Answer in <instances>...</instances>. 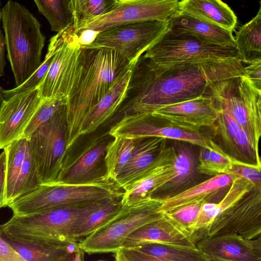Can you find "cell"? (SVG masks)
I'll list each match as a JSON object with an SVG mask.
<instances>
[{
	"label": "cell",
	"instance_id": "obj_44",
	"mask_svg": "<svg viewBox=\"0 0 261 261\" xmlns=\"http://www.w3.org/2000/svg\"><path fill=\"white\" fill-rule=\"evenodd\" d=\"M0 261H23L18 252L0 232Z\"/></svg>",
	"mask_w": 261,
	"mask_h": 261
},
{
	"label": "cell",
	"instance_id": "obj_3",
	"mask_svg": "<svg viewBox=\"0 0 261 261\" xmlns=\"http://www.w3.org/2000/svg\"><path fill=\"white\" fill-rule=\"evenodd\" d=\"M119 198L57 207L29 215H13L8 221L0 225V232L11 241L46 249H65L70 246V240H76L74 232L88 216Z\"/></svg>",
	"mask_w": 261,
	"mask_h": 261
},
{
	"label": "cell",
	"instance_id": "obj_34",
	"mask_svg": "<svg viewBox=\"0 0 261 261\" xmlns=\"http://www.w3.org/2000/svg\"><path fill=\"white\" fill-rule=\"evenodd\" d=\"M121 198L102 206L88 216L76 228L73 236L79 240L104 227L116 219L125 207Z\"/></svg>",
	"mask_w": 261,
	"mask_h": 261
},
{
	"label": "cell",
	"instance_id": "obj_28",
	"mask_svg": "<svg viewBox=\"0 0 261 261\" xmlns=\"http://www.w3.org/2000/svg\"><path fill=\"white\" fill-rule=\"evenodd\" d=\"M247 180L235 176L232 184L223 198L217 203H203L194 228V237L201 236L213 221L223 212L243 197L253 188Z\"/></svg>",
	"mask_w": 261,
	"mask_h": 261
},
{
	"label": "cell",
	"instance_id": "obj_27",
	"mask_svg": "<svg viewBox=\"0 0 261 261\" xmlns=\"http://www.w3.org/2000/svg\"><path fill=\"white\" fill-rule=\"evenodd\" d=\"M168 28L190 32L216 44L236 46L232 32L177 11L168 19Z\"/></svg>",
	"mask_w": 261,
	"mask_h": 261
},
{
	"label": "cell",
	"instance_id": "obj_50",
	"mask_svg": "<svg viewBox=\"0 0 261 261\" xmlns=\"http://www.w3.org/2000/svg\"></svg>",
	"mask_w": 261,
	"mask_h": 261
},
{
	"label": "cell",
	"instance_id": "obj_12",
	"mask_svg": "<svg viewBox=\"0 0 261 261\" xmlns=\"http://www.w3.org/2000/svg\"><path fill=\"white\" fill-rule=\"evenodd\" d=\"M57 47L47 73L37 87L42 99L58 97L66 99L80 66L81 45L74 33L73 23L57 32Z\"/></svg>",
	"mask_w": 261,
	"mask_h": 261
},
{
	"label": "cell",
	"instance_id": "obj_13",
	"mask_svg": "<svg viewBox=\"0 0 261 261\" xmlns=\"http://www.w3.org/2000/svg\"><path fill=\"white\" fill-rule=\"evenodd\" d=\"M260 233L261 190L253 188L218 216L201 237L235 234L251 240L260 237Z\"/></svg>",
	"mask_w": 261,
	"mask_h": 261
},
{
	"label": "cell",
	"instance_id": "obj_33",
	"mask_svg": "<svg viewBox=\"0 0 261 261\" xmlns=\"http://www.w3.org/2000/svg\"><path fill=\"white\" fill-rule=\"evenodd\" d=\"M74 33L77 34L92 20L111 12L117 0H69Z\"/></svg>",
	"mask_w": 261,
	"mask_h": 261
},
{
	"label": "cell",
	"instance_id": "obj_39",
	"mask_svg": "<svg viewBox=\"0 0 261 261\" xmlns=\"http://www.w3.org/2000/svg\"><path fill=\"white\" fill-rule=\"evenodd\" d=\"M40 185L34 161L28 142L25 158L16 182L12 202L35 190Z\"/></svg>",
	"mask_w": 261,
	"mask_h": 261
},
{
	"label": "cell",
	"instance_id": "obj_9",
	"mask_svg": "<svg viewBox=\"0 0 261 261\" xmlns=\"http://www.w3.org/2000/svg\"><path fill=\"white\" fill-rule=\"evenodd\" d=\"M161 200L151 197L126 205L121 213L110 223L84 238L79 243L89 253L113 252L122 247L126 238L140 226L161 217L158 211Z\"/></svg>",
	"mask_w": 261,
	"mask_h": 261
},
{
	"label": "cell",
	"instance_id": "obj_48",
	"mask_svg": "<svg viewBox=\"0 0 261 261\" xmlns=\"http://www.w3.org/2000/svg\"><path fill=\"white\" fill-rule=\"evenodd\" d=\"M4 90L0 87V111L5 101V99L3 94Z\"/></svg>",
	"mask_w": 261,
	"mask_h": 261
},
{
	"label": "cell",
	"instance_id": "obj_36",
	"mask_svg": "<svg viewBox=\"0 0 261 261\" xmlns=\"http://www.w3.org/2000/svg\"><path fill=\"white\" fill-rule=\"evenodd\" d=\"M33 1L40 13L48 20L52 31H62L73 23L69 0Z\"/></svg>",
	"mask_w": 261,
	"mask_h": 261
},
{
	"label": "cell",
	"instance_id": "obj_24",
	"mask_svg": "<svg viewBox=\"0 0 261 261\" xmlns=\"http://www.w3.org/2000/svg\"><path fill=\"white\" fill-rule=\"evenodd\" d=\"M162 214L158 219L132 232L125 240L122 247L144 243L196 246L197 241L192 235L182 230Z\"/></svg>",
	"mask_w": 261,
	"mask_h": 261
},
{
	"label": "cell",
	"instance_id": "obj_42",
	"mask_svg": "<svg viewBox=\"0 0 261 261\" xmlns=\"http://www.w3.org/2000/svg\"><path fill=\"white\" fill-rule=\"evenodd\" d=\"M260 170V165L246 164L232 160L228 173L247 180L254 188L261 190Z\"/></svg>",
	"mask_w": 261,
	"mask_h": 261
},
{
	"label": "cell",
	"instance_id": "obj_16",
	"mask_svg": "<svg viewBox=\"0 0 261 261\" xmlns=\"http://www.w3.org/2000/svg\"><path fill=\"white\" fill-rule=\"evenodd\" d=\"M168 141L155 137L136 139L131 157L118 175L115 184L124 190L155 168L171 163L175 150L172 144L168 145Z\"/></svg>",
	"mask_w": 261,
	"mask_h": 261
},
{
	"label": "cell",
	"instance_id": "obj_40",
	"mask_svg": "<svg viewBox=\"0 0 261 261\" xmlns=\"http://www.w3.org/2000/svg\"><path fill=\"white\" fill-rule=\"evenodd\" d=\"M65 105V99L58 97L42 99L21 137L29 139L40 125L50 118Z\"/></svg>",
	"mask_w": 261,
	"mask_h": 261
},
{
	"label": "cell",
	"instance_id": "obj_25",
	"mask_svg": "<svg viewBox=\"0 0 261 261\" xmlns=\"http://www.w3.org/2000/svg\"><path fill=\"white\" fill-rule=\"evenodd\" d=\"M135 67L128 69L118 79L86 115L80 131L81 137L95 131L115 114L127 96Z\"/></svg>",
	"mask_w": 261,
	"mask_h": 261
},
{
	"label": "cell",
	"instance_id": "obj_15",
	"mask_svg": "<svg viewBox=\"0 0 261 261\" xmlns=\"http://www.w3.org/2000/svg\"><path fill=\"white\" fill-rule=\"evenodd\" d=\"M179 1L117 0L116 7L111 12L92 20L82 30L90 29L99 32L122 24L153 20H168L177 11Z\"/></svg>",
	"mask_w": 261,
	"mask_h": 261
},
{
	"label": "cell",
	"instance_id": "obj_26",
	"mask_svg": "<svg viewBox=\"0 0 261 261\" xmlns=\"http://www.w3.org/2000/svg\"><path fill=\"white\" fill-rule=\"evenodd\" d=\"M177 12L234 31L237 17L233 11L221 0H181Z\"/></svg>",
	"mask_w": 261,
	"mask_h": 261
},
{
	"label": "cell",
	"instance_id": "obj_43",
	"mask_svg": "<svg viewBox=\"0 0 261 261\" xmlns=\"http://www.w3.org/2000/svg\"><path fill=\"white\" fill-rule=\"evenodd\" d=\"M244 67L245 76L257 89L261 90V59L246 64Z\"/></svg>",
	"mask_w": 261,
	"mask_h": 261
},
{
	"label": "cell",
	"instance_id": "obj_21",
	"mask_svg": "<svg viewBox=\"0 0 261 261\" xmlns=\"http://www.w3.org/2000/svg\"><path fill=\"white\" fill-rule=\"evenodd\" d=\"M197 247L208 261H260L261 237L246 239L235 234L205 237Z\"/></svg>",
	"mask_w": 261,
	"mask_h": 261
},
{
	"label": "cell",
	"instance_id": "obj_19",
	"mask_svg": "<svg viewBox=\"0 0 261 261\" xmlns=\"http://www.w3.org/2000/svg\"><path fill=\"white\" fill-rule=\"evenodd\" d=\"M171 141L175 150L172 162V175L151 193L149 197L153 199L162 200L173 197L201 182V174L197 170L198 154L196 145L182 141Z\"/></svg>",
	"mask_w": 261,
	"mask_h": 261
},
{
	"label": "cell",
	"instance_id": "obj_38",
	"mask_svg": "<svg viewBox=\"0 0 261 261\" xmlns=\"http://www.w3.org/2000/svg\"><path fill=\"white\" fill-rule=\"evenodd\" d=\"M59 40V34L57 33L52 37L48 45L47 52L44 60L42 62L37 70L23 84L15 88L9 90H4L3 94L5 100L13 95L38 87L44 80L56 52Z\"/></svg>",
	"mask_w": 261,
	"mask_h": 261
},
{
	"label": "cell",
	"instance_id": "obj_4",
	"mask_svg": "<svg viewBox=\"0 0 261 261\" xmlns=\"http://www.w3.org/2000/svg\"><path fill=\"white\" fill-rule=\"evenodd\" d=\"M5 43L16 87L40 67L45 37L38 20L25 7L9 0L0 12Z\"/></svg>",
	"mask_w": 261,
	"mask_h": 261
},
{
	"label": "cell",
	"instance_id": "obj_32",
	"mask_svg": "<svg viewBox=\"0 0 261 261\" xmlns=\"http://www.w3.org/2000/svg\"><path fill=\"white\" fill-rule=\"evenodd\" d=\"M5 240L18 252L23 261H77L84 259V251L51 249Z\"/></svg>",
	"mask_w": 261,
	"mask_h": 261
},
{
	"label": "cell",
	"instance_id": "obj_35",
	"mask_svg": "<svg viewBox=\"0 0 261 261\" xmlns=\"http://www.w3.org/2000/svg\"><path fill=\"white\" fill-rule=\"evenodd\" d=\"M135 143L136 139L116 137L109 144L105 155L109 181L115 182L118 175L129 161Z\"/></svg>",
	"mask_w": 261,
	"mask_h": 261
},
{
	"label": "cell",
	"instance_id": "obj_23",
	"mask_svg": "<svg viewBox=\"0 0 261 261\" xmlns=\"http://www.w3.org/2000/svg\"><path fill=\"white\" fill-rule=\"evenodd\" d=\"M235 176L223 173L211 176L173 197L161 200L160 213L172 212L181 206L194 203H218L228 191Z\"/></svg>",
	"mask_w": 261,
	"mask_h": 261
},
{
	"label": "cell",
	"instance_id": "obj_31",
	"mask_svg": "<svg viewBox=\"0 0 261 261\" xmlns=\"http://www.w3.org/2000/svg\"><path fill=\"white\" fill-rule=\"evenodd\" d=\"M28 143V138L20 137L3 149L6 154V167L2 207H7L12 202L13 194L25 158Z\"/></svg>",
	"mask_w": 261,
	"mask_h": 261
},
{
	"label": "cell",
	"instance_id": "obj_41",
	"mask_svg": "<svg viewBox=\"0 0 261 261\" xmlns=\"http://www.w3.org/2000/svg\"><path fill=\"white\" fill-rule=\"evenodd\" d=\"M203 203L199 202L187 204L172 212L163 214L180 229L194 237V228Z\"/></svg>",
	"mask_w": 261,
	"mask_h": 261
},
{
	"label": "cell",
	"instance_id": "obj_46",
	"mask_svg": "<svg viewBox=\"0 0 261 261\" xmlns=\"http://www.w3.org/2000/svg\"><path fill=\"white\" fill-rule=\"evenodd\" d=\"M6 167V154L5 150H4V151L0 154V209L2 207Z\"/></svg>",
	"mask_w": 261,
	"mask_h": 261
},
{
	"label": "cell",
	"instance_id": "obj_2",
	"mask_svg": "<svg viewBox=\"0 0 261 261\" xmlns=\"http://www.w3.org/2000/svg\"><path fill=\"white\" fill-rule=\"evenodd\" d=\"M80 66L65 101L68 140L66 150L78 141L86 115L128 69L136 67L116 50L81 46Z\"/></svg>",
	"mask_w": 261,
	"mask_h": 261
},
{
	"label": "cell",
	"instance_id": "obj_6",
	"mask_svg": "<svg viewBox=\"0 0 261 261\" xmlns=\"http://www.w3.org/2000/svg\"><path fill=\"white\" fill-rule=\"evenodd\" d=\"M123 192L124 190L119 188L115 182L40 185L35 190L13 201L7 207L12 210L13 215H25L57 207L120 197Z\"/></svg>",
	"mask_w": 261,
	"mask_h": 261
},
{
	"label": "cell",
	"instance_id": "obj_1",
	"mask_svg": "<svg viewBox=\"0 0 261 261\" xmlns=\"http://www.w3.org/2000/svg\"><path fill=\"white\" fill-rule=\"evenodd\" d=\"M244 67L239 58L153 69L145 67L136 94L116 112L118 120L130 115L149 114L162 107L205 95L211 83L245 75Z\"/></svg>",
	"mask_w": 261,
	"mask_h": 261
},
{
	"label": "cell",
	"instance_id": "obj_11",
	"mask_svg": "<svg viewBox=\"0 0 261 261\" xmlns=\"http://www.w3.org/2000/svg\"><path fill=\"white\" fill-rule=\"evenodd\" d=\"M168 21L153 20L118 25L99 32L93 42L84 47L114 49L136 65L140 57L167 29Z\"/></svg>",
	"mask_w": 261,
	"mask_h": 261
},
{
	"label": "cell",
	"instance_id": "obj_7",
	"mask_svg": "<svg viewBox=\"0 0 261 261\" xmlns=\"http://www.w3.org/2000/svg\"><path fill=\"white\" fill-rule=\"evenodd\" d=\"M217 108L227 112L257 143L261 135V90L245 75L211 83L206 92Z\"/></svg>",
	"mask_w": 261,
	"mask_h": 261
},
{
	"label": "cell",
	"instance_id": "obj_30",
	"mask_svg": "<svg viewBox=\"0 0 261 261\" xmlns=\"http://www.w3.org/2000/svg\"><path fill=\"white\" fill-rule=\"evenodd\" d=\"M239 57L243 64L261 59V8L250 21L240 28L234 37Z\"/></svg>",
	"mask_w": 261,
	"mask_h": 261
},
{
	"label": "cell",
	"instance_id": "obj_20",
	"mask_svg": "<svg viewBox=\"0 0 261 261\" xmlns=\"http://www.w3.org/2000/svg\"><path fill=\"white\" fill-rule=\"evenodd\" d=\"M41 101L37 87L5 100L0 111V149L22 136Z\"/></svg>",
	"mask_w": 261,
	"mask_h": 261
},
{
	"label": "cell",
	"instance_id": "obj_14",
	"mask_svg": "<svg viewBox=\"0 0 261 261\" xmlns=\"http://www.w3.org/2000/svg\"><path fill=\"white\" fill-rule=\"evenodd\" d=\"M112 137H124L134 139L161 137L190 143L199 147L214 148L210 135L188 131L172 125L150 114L134 115L123 117L113 125L108 133Z\"/></svg>",
	"mask_w": 261,
	"mask_h": 261
},
{
	"label": "cell",
	"instance_id": "obj_45",
	"mask_svg": "<svg viewBox=\"0 0 261 261\" xmlns=\"http://www.w3.org/2000/svg\"><path fill=\"white\" fill-rule=\"evenodd\" d=\"M99 32L90 29H83L77 34L79 41L82 46L90 44L94 40Z\"/></svg>",
	"mask_w": 261,
	"mask_h": 261
},
{
	"label": "cell",
	"instance_id": "obj_8",
	"mask_svg": "<svg viewBox=\"0 0 261 261\" xmlns=\"http://www.w3.org/2000/svg\"><path fill=\"white\" fill-rule=\"evenodd\" d=\"M68 140L65 105L28 139L40 185L54 183L60 172Z\"/></svg>",
	"mask_w": 261,
	"mask_h": 261
},
{
	"label": "cell",
	"instance_id": "obj_29",
	"mask_svg": "<svg viewBox=\"0 0 261 261\" xmlns=\"http://www.w3.org/2000/svg\"><path fill=\"white\" fill-rule=\"evenodd\" d=\"M172 173V162L155 168L124 189L122 203L129 205L150 198L151 193L167 181Z\"/></svg>",
	"mask_w": 261,
	"mask_h": 261
},
{
	"label": "cell",
	"instance_id": "obj_18",
	"mask_svg": "<svg viewBox=\"0 0 261 261\" xmlns=\"http://www.w3.org/2000/svg\"><path fill=\"white\" fill-rule=\"evenodd\" d=\"M169 124L195 133L203 127H211L217 119L212 99L204 95L162 107L149 114Z\"/></svg>",
	"mask_w": 261,
	"mask_h": 261
},
{
	"label": "cell",
	"instance_id": "obj_47",
	"mask_svg": "<svg viewBox=\"0 0 261 261\" xmlns=\"http://www.w3.org/2000/svg\"><path fill=\"white\" fill-rule=\"evenodd\" d=\"M1 17L0 16V77L4 75V67L6 64L5 59V43L4 36L1 27Z\"/></svg>",
	"mask_w": 261,
	"mask_h": 261
},
{
	"label": "cell",
	"instance_id": "obj_10",
	"mask_svg": "<svg viewBox=\"0 0 261 261\" xmlns=\"http://www.w3.org/2000/svg\"><path fill=\"white\" fill-rule=\"evenodd\" d=\"M113 138L107 134L94 137L80 145L73 144L66 150L60 172L54 183L89 185L113 182L107 178L105 163L107 148Z\"/></svg>",
	"mask_w": 261,
	"mask_h": 261
},
{
	"label": "cell",
	"instance_id": "obj_22",
	"mask_svg": "<svg viewBox=\"0 0 261 261\" xmlns=\"http://www.w3.org/2000/svg\"><path fill=\"white\" fill-rule=\"evenodd\" d=\"M116 261H208L197 246L144 243L114 252Z\"/></svg>",
	"mask_w": 261,
	"mask_h": 261
},
{
	"label": "cell",
	"instance_id": "obj_49",
	"mask_svg": "<svg viewBox=\"0 0 261 261\" xmlns=\"http://www.w3.org/2000/svg\"><path fill=\"white\" fill-rule=\"evenodd\" d=\"M1 0H0V7H1Z\"/></svg>",
	"mask_w": 261,
	"mask_h": 261
},
{
	"label": "cell",
	"instance_id": "obj_5",
	"mask_svg": "<svg viewBox=\"0 0 261 261\" xmlns=\"http://www.w3.org/2000/svg\"><path fill=\"white\" fill-rule=\"evenodd\" d=\"M239 58L236 46L212 43L190 32L167 28L140 57L150 69L179 64L219 62Z\"/></svg>",
	"mask_w": 261,
	"mask_h": 261
},
{
	"label": "cell",
	"instance_id": "obj_17",
	"mask_svg": "<svg viewBox=\"0 0 261 261\" xmlns=\"http://www.w3.org/2000/svg\"><path fill=\"white\" fill-rule=\"evenodd\" d=\"M215 109L217 119L210 127L212 141L233 160L261 166L258 143L250 138L229 114Z\"/></svg>",
	"mask_w": 261,
	"mask_h": 261
},
{
	"label": "cell",
	"instance_id": "obj_37",
	"mask_svg": "<svg viewBox=\"0 0 261 261\" xmlns=\"http://www.w3.org/2000/svg\"><path fill=\"white\" fill-rule=\"evenodd\" d=\"M200 148L197 170L200 174L213 176L228 173L232 164V159L216 144L212 149Z\"/></svg>",
	"mask_w": 261,
	"mask_h": 261
}]
</instances>
